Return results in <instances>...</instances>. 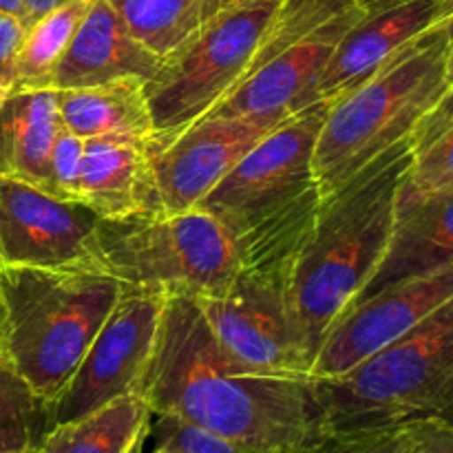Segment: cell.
<instances>
[{
    "mask_svg": "<svg viewBox=\"0 0 453 453\" xmlns=\"http://www.w3.org/2000/svg\"><path fill=\"white\" fill-rule=\"evenodd\" d=\"M137 394L173 416L259 451H288L321 427L312 380L246 370L212 334L195 299L168 296Z\"/></svg>",
    "mask_w": 453,
    "mask_h": 453,
    "instance_id": "obj_1",
    "label": "cell"
},
{
    "mask_svg": "<svg viewBox=\"0 0 453 453\" xmlns=\"http://www.w3.org/2000/svg\"><path fill=\"white\" fill-rule=\"evenodd\" d=\"M197 305L221 348L246 370L312 380L288 310L286 279L239 273L228 295Z\"/></svg>",
    "mask_w": 453,
    "mask_h": 453,
    "instance_id": "obj_12",
    "label": "cell"
},
{
    "mask_svg": "<svg viewBox=\"0 0 453 453\" xmlns=\"http://www.w3.org/2000/svg\"><path fill=\"white\" fill-rule=\"evenodd\" d=\"M144 441H146V436L140 438V441L135 442V447H133V449L128 451V453H144V451H142V447H144Z\"/></svg>",
    "mask_w": 453,
    "mask_h": 453,
    "instance_id": "obj_36",
    "label": "cell"
},
{
    "mask_svg": "<svg viewBox=\"0 0 453 453\" xmlns=\"http://www.w3.org/2000/svg\"><path fill=\"white\" fill-rule=\"evenodd\" d=\"M109 3L128 31L162 60L224 7V0H109Z\"/></svg>",
    "mask_w": 453,
    "mask_h": 453,
    "instance_id": "obj_24",
    "label": "cell"
},
{
    "mask_svg": "<svg viewBox=\"0 0 453 453\" xmlns=\"http://www.w3.org/2000/svg\"><path fill=\"white\" fill-rule=\"evenodd\" d=\"M449 0H363V12L336 44L314 88V104L365 82L398 53L445 25Z\"/></svg>",
    "mask_w": 453,
    "mask_h": 453,
    "instance_id": "obj_15",
    "label": "cell"
},
{
    "mask_svg": "<svg viewBox=\"0 0 453 453\" xmlns=\"http://www.w3.org/2000/svg\"><path fill=\"white\" fill-rule=\"evenodd\" d=\"M442 29H445L447 42H449V51H453V0H449V16H447Z\"/></svg>",
    "mask_w": 453,
    "mask_h": 453,
    "instance_id": "obj_34",
    "label": "cell"
},
{
    "mask_svg": "<svg viewBox=\"0 0 453 453\" xmlns=\"http://www.w3.org/2000/svg\"><path fill=\"white\" fill-rule=\"evenodd\" d=\"M29 453H38V449H35V451H29Z\"/></svg>",
    "mask_w": 453,
    "mask_h": 453,
    "instance_id": "obj_39",
    "label": "cell"
},
{
    "mask_svg": "<svg viewBox=\"0 0 453 453\" xmlns=\"http://www.w3.org/2000/svg\"><path fill=\"white\" fill-rule=\"evenodd\" d=\"M78 202L102 219L159 215L150 144L122 137L84 140Z\"/></svg>",
    "mask_w": 453,
    "mask_h": 453,
    "instance_id": "obj_17",
    "label": "cell"
},
{
    "mask_svg": "<svg viewBox=\"0 0 453 453\" xmlns=\"http://www.w3.org/2000/svg\"><path fill=\"white\" fill-rule=\"evenodd\" d=\"M281 122L252 118H203L168 144L150 149L159 215L197 208L226 175Z\"/></svg>",
    "mask_w": 453,
    "mask_h": 453,
    "instance_id": "obj_14",
    "label": "cell"
},
{
    "mask_svg": "<svg viewBox=\"0 0 453 453\" xmlns=\"http://www.w3.org/2000/svg\"><path fill=\"white\" fill-rule=\"evenodd\" d=\"M60 3H65V0H25V18H22V25H31L35 18L51 12V9L58 7Z\"/></svg>",
    "mask_w": 453,
    "mask_h": 453,
    "instance_id": "obj_31",
    "label": "cell"
},
{
    "mask_svg": "<svg viewBox=\"0 0 453 453\" xmlns=\"http://www.w3.org/2000/svg\"><path fill=\"white\" fill-rule=\"evenodd\" d=\"M166 301L159 290L124 288L73 379L51 405L53 425L78 420L115 398L137 394L155 352Z\"/></svg>",
    "mask_w": 453,
    "mask_h": 453,
    "instance_id": "obj_10",
    "label": "cell"
},
{
    "mask_svg": "<svg viewBox=\"0 0 453 453\" xmlns=\"http://www.w3.org/2000/svg\"><path fill=\"white\" fill-rule=\"evenodd\" d=\"M146 80L122 78L58 93V115L66 131L82 140L122 137L153 144L155 128L144 93Z\"/></svg>",
    "mask_w": 453,
    "mask_h": 453,
    "instance_id": "obj_20",
    "label": "cell"
},
{
    "mask_svg": "<svg viewBox=\"0 0 453 453\" xmlns=\"http://www.w3.org/2000/svg\"><path fill=\"white\" fill-rule=\"evenodd\" d=\"M150 453H177V451L168 449V447H155V451H150Z\"/></svg>",
    "mask_w": 453,
    "mask_h": 453,
    "instance_id": "obj_37",
    "label": "cell"
},
{
    "mask_svg": "<svg viewBox=\"0 0 453 453\" xmlns=\"http://www.w3.org/2000/svg\"><path fill=\"white\" fill-rule=\"evenodd\" d=\"M361 12L363 0H281L248 75L206 118L283 122L312 106L319 78Z\"/></svg>",
    "mask_w": 453,
    "mask_h": 453,
    "instance_id": "obj_9",
    "label": "cell"
},
{
    "mask_svg": "<svg viewBox=\"0 0 453 453\" xmlns=\"http://www.w3.org/2000/svg\"><path fill=\"white\" fill-rule=\"evenodd\" d=\"M0 361H7V323H4L3 295H0Z\"/></svg>",
    "mask_w": 453,
    "mask_h": 453,
    "instance_id": "obj_33",
    "label": "cell"
},
{
    "mask_svg": "<svg viewBox=\"0 0 453 453\" xmlns=\"http://www.w3.org/2000/svg\"><path fill=\"white\" fill-rule=\"evenodd\" d=\"M0 12L9 13V16L25 18V0H0Z\"/></svg>",
    "mask_w": 453,
    "mask_h": 453,
    "instance_id": "obj_32",
    "label": "cell"
},
{
    "mask_svg": "<svg viewBox=\"0 0 453 453\" xmlns=\"http://www.w3.org/2000/svg\"><path fill=\"white\" fill-rule=\"evenodd\" d=\"M97 242L106 270L131 288L199 301L228 295L239 277L233 234L202 208L102 219Z\"/></svg>",
    "mask_w": 453,
    "mask_h": 453,
    "instance_id": "obj_7",
    "label": "cell"
},
{
    "mask_svg": "<svg viewBox=\"0 0 453 453\" xmlns=\"http://www.w3.org/2000/svg\"><path fill=\"white\" fill-rule=\"evenodd\" d=\"M281 0H242L221 7L162 60L144 93L153 118L150 149L211 115L242 84Z\"/></svg>",
    "mask_w": 453,
    "mask_h": 453,
    "instance_id": "obj_8",
    "label": "cell"
},
{
    "mask_svg": "<svg viewBox=\"0 0 453 453\" xmlns=\"http://www.w3.org/2000/svg\"><path fill=\"white\" fill-rule=\"evenodd\" d=\"M410 159L405 137L321 197L292 257L286 301L310 365L332 323L361 296L383 261Z\"/></svg>",
    "mask_w": 453,
    "mask_h": 453,
    "instance_id": "obj_2",
    "label": "cell"
},
{
    "mask_svg": "<svg viewBox=\"0 0 453 453\" xmlns=\"http://www.w3.org/2000/svg\"><path fill=\"white\" fill-rule=\"evenodd\" d=\"M449 91L453 93V51H449Z\"/></svg>",
    "mask_w": 453,
    "mask_h": 453,
    "instance_id": "obj_35",
    "label": "cell"
},
{
    "mask_svg": "<svg viewBox=\"0 0 453 453\" xmlns=\"http://www.w3.org/2000/svg\"><path fill=\"white\" fill-rule=\"evenodd\" d=\"M451 264L453 190L411 202H398L388 250L358 299Z\"/></svg>",
    "mask_w": 453,
    "mask_h": 453,
    "instance_id": "obj_18",
    "label": "cell"
},
{
    "mask_svg": "<svg viewBox=\"0 0 453 453\" xmlns=\"http://www.w3.org/2000/svg\"><path fill=\"white\" fill-rule=\"evenodd\" d=\"M88 7L91 0H65L25 27V35L18 49L13 91L53 88L58 62L65 56Z\"/></svg>",
    "mask_w": 453,
    "mask_h": 453,
    "instance_id": "obj_23",
    "label": "cell"
},
{
    "mask_svg": "<svg viewBox=\"0 0 453 453\" xmlns=\"http://www.w3.org/2000/svg\"><path fill=\"white\" fill-rule=\"evenodd\" d=\"M405 425L385 427H319L283 453H401Z\"/></svg>",
    "mask_w": 453,
    "mask_h": 453,
    "instance_id": "obj_26",
    "label": "cell"
},
{
    "mask_svg": "<svg viewBox=\"0 0 453 453\" xmlns=\"http://www.w3.org/2000/svg\"><path fill=\"white\" fill-rule=\"evenodd\" d=\"M162 58L128 31L109 0H91L53 73V91L87 88L122 78L150 80Z\"/></svg>",
    "mask_w": 453,
    "mask_h": 453,
    "instance_id": "obj_16",
    "label": "cell"
},
{
    "mask_svg": "<svg viewBox=\"0 0 453 453\" xmlns=\"http://www.w3.org/2000/svg\"><path fill=\"white\" fill-rule=\"evenodd\" d=\"M327 106L317 102L277 124L197 206L230 230L239 273L288 281L321 203L312 155Z\"/></svg>",
    "mask_w": 453,
    "mask_h": 453,
    "instance_id": "obj_3",
    "label": "cell"
},
{
    "mask_svg": "<svg viewBox=\"0 0 453 453\" xmlns=\"http://www.w3.org/2000/svg\"><path fill=\"white\" fill-rule=\"evenodd\" d=\"M60 128L53 88L13 91L0 106V177L47 190L49 159Z\"/></svg>",
    "mask_w": 453,
    "mask_h": 453,
    "instance_id": "obj_19",
    "label": "cell"
},
{
    "mask_svg": "<svg viewBox=\"0 0 453 453\" xmlns=\"http://www.w3.org/2000/svg\"><path fill=\"white\" fill-rule=\"evenodd\" d=\"M25 25L20 18L0 12V106L16 87V60Z\"/></svg>",
    "mask_w": 453,
    "mask_h": 453,
    "instance_id": "obj_29",
    "label": "cell"
},
{
    "mask_svg": "<svg viewBox=\"0 0 453 453\" xmlns=\"http://www.w3.org/2000/svg\"><path fill=\"white\" fill-rule=\"evenodd\" d=\"M401 453H453V427L441 420L405 423Z\"/></svg>",
    "mask_w": 453,
    "mask_h": 453,
    "instance_id": "obj_30",
    "label": "cell"
},
{
    "mask_svg": "<svg viewBox=\"0 0 453 453\" xmlns=\"http://www.w3.org/2000/svg\"><path fill=\"white\" fill-rule=\"evenodd\" d=\"M453 299V264L358 299L332 323L314 357V379H334L388 348Z\"/></svg>",
    "mask_w": 453,
    "mask_h": 453,
    "instance_id": "obj_13",
    "label": "cell"
},
{
    "mask_svg": "<svg viewBox=\"0 0 453 453\" xmlns=\"http://www.w3.org/2000/svg\"><path fill=\"white\" fill-rule=\"evenodd\" d=\"M230 3H242V0H224V7H226V4H230Z\"/></svg>",
    "mask_w": 453,
    "mask_h": 453,
    "instance_id": "obj_38",
    "label": "cell"
},
{
    "mask_svg": "<svg viewBox=\"0 0 453 453\" xmlns=\"http://www.w3.org/2000/svg\"><path fill=\"white\" fill-rule=\"evenodd\" d=\"M312 389L321 427H453V299L345 374L314 379Z\"/></svg>",
    "mask_w": 453,
    "mask_h": 453,
    "instance_id": "obj_6",
    "label": "cell"
},
{
    "mask_svg": "<svg viewBox=\"0 0 453 453\" xmlns=\"http://www.w3.org/2000/svg\"><path fill=\"white\" fill-rule=\"evenodd\" d=\"M100 221L82 202L0 177V265L106 270L97 242Z\"/></svg>",
    "mask_w": 453,
    "mask_h": 453,
    "instance_id": "obj_11",
    "label": "cell"
},
{
    "mask_svg": "<svg viewBox=\"0 0 453 453\" xmlns=\"http://www.w3.org/2000/svg\"><path fill=\"white\" fill-rule=\"evenodd\" d=\"M84 140L60 128L53 144L51 159H49V184L47 193L58 199H71L78 202V181H80V166H82Z\"/></svg>",
    "mask_w": 453,
    "mask_h": 453,
    "instance_id": "obj_28",
    "label": "cell"
},
{
    "mask_svg": "<svg viewBox=\"0 0 453 453\" xmlns=\"http://www.w3.org/2000/svg\"><path fill=\"white\" fill-rule=\"evenodd\" d=\"M410 142L411 159L398 202H411L453 190V93L449 88L416 124Z\"/></svg>",
    "mask_w": 453,
    "mask_h": 453,
    "instance_id": "obj_22",
    "label": "cell"
},
{
    "mask_svg": "<svg viewBox=\"0 0 453 453\" xmlns=\"http://www.w3.org/2000/svg\"><path fill=\"white\" fill-rule=\"evenodd\" d=\"M150 432H153L157 447H168L177 453H283L259 451L237 445V442L203 432V429L184 423L180 418H173V416H155V425L150 420Z\"/></svg>",
    "mask_w": 453,
    "mask_h": 453,
    "instance_id": "obj_27",
    "label": "cell"
},
{
    "mask_svg": "<svg viewBox=\"0 0 453 453\" xmlns=\"http://www.w3.org/2000/svg\"><path fill=\"white\" fill-rule=\"evenodd\" d=\"M153 411L140 394H127L78 420L53 425L38 453H128L150 434Z\"/></svg>",
    "mask_w": 453,
    "mask_h": 453,
    "instance_id": "obj_21",
    "label": "cell"
},
{
    "mask_svg": "<svg viewBox=\"0 0 453 453\" xmlns=\"http://www.w3.org/2000/svg\"><path fill=\"white\" fill-rule=\"evenodd\" d=\"M124 288L106 270L0 265L7 361L49 407L73 379Z\"/></svg>",
    "mask_w": 453,
    "mask_h": 453,
    "instance_id": "obj_4",
    "label": "cell"
},
{
    "mask_svg": "<svg viewBox=\"0 0 453 453\" xmlns=\"http://www.w3.org/2000/svg\"><path fill=\"white\" fill-rule=\"evenodd\" d=\"M449 88V42L442 27L398 53L374 75L330 102L312 155L321 197L411 135Z\"/></svg>",
    "mask_w": 453,
    "mask_h": 453,
    "instance_id": "obj_5",
    "label": "cell"
},
{
    "mask_svg": "<svg viewBox=\"0 0 453 453\" xmlns=\"http://www.w3.org/2000/svg\"><path fill=\"white\" fill-rule=\"evenodd\" d=\"M53 427L51 407L9 361H0V453H29Z\"/></svg>",
    "mask_w": 453,
    "mask_h": 453,
    "instance_id": "obj_25",
    "label": "cell"
}]
</instances>
